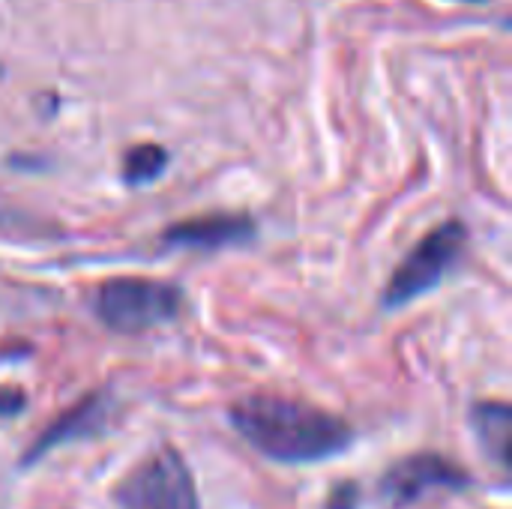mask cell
<instances>
[{
  "label": "cell",
  "instance_id": "obj_1",
  "mask_svg": "<svg viewBox=\"0 0 512 509\" xmlns=\"http://www.w3.org/2000/svg\"><path fill=\"white\" fill-rule=\"evenodd\" d=\"M231 426L261 456L282 465H315L345 453L354 432L330 411L282 396H246L231 408Z\"/></svg>",
  "mask_w": 512,
  "mask_h": 509
},
{
  "label": "cell",
  "instance_id": "obj_8",
  "mask_svg": "<svg viewBox=\"0 0 512 509\" xmlns=\"http://www.w3.org/2000/svg\"><path fill=\"white\" fill-rule=\"evenodd\" d=\"M471 426L477 432V441L483 453L501 465L510 468V438H512V411L507 402H480L474 405Z\"/></svg>",
  "mask_w": 512,
  "mask_h": 509
},
{
  "label": "cell",
  "instance_id": "obj_9",
  "mask_svg": "<svg viewBox=\"0 0 512 509\" xmlns=\"http://www.w3.org/2000/svg\"><path fill=\"white\" fill-rule=\"evenodd\" d=\"M168 162H171V156L162 144H138L123 156V183L147 186L165 174Z\"/></svg>",
  "mask_w": 512,
  "mask_h": 509
},
{
  "label": "cell",
  "instance_id": "obj_4",
  "mask_svg": "<svg viewBox=\"0 0 512 509\" xmlns=\"http://www.w3.org/2000/svg\"><path fill=\"white\" fill-rule=\"evenodd\" d=\"M120 509H201L189 465L171 447L150 453L114 492Z\"/></svg>",
  "mask_w": 512,
  "mask_h": 509
},
{
  "label": "cell",
  "instance_id": "obj_5",
  "mask_svg": "<svg viewBox=\"0 0 512 509\" xmlns=\"http://www.w3.org/2000/svg\"><path fill=\"white\" fill-rule=\"evenodd\" d=\"M471 486V474L459 468L453 459L438 453H417L393 465L381 477V501L393 509H405L432 492H465Z\"/></svg>",
  "mask_w": 512,
  "mask_h": 509
},
{
  "label": "cell",
  "instance_id": "obj_6",
  "mask_svg": "<svg viewBox=\"0 0 512 509\" xmlns=\"http://www.w3.org/2000/svg\"><path fill=\"white\" fill-rule=\"evenodd\" d=\"M111 414V399L105 393H90L81 402H75L66 414H60L51 426H45V432L33 441V447L24 453L21 465L30 468L36 462H42L48 453H54L57 447H66L72 441L81 438H93L105 429Z\"/></svg>",
  "mask_w": 512,
  "mask_h": 509
},
{
  "label": "cell",
  "instance_id": "obj_11",
  "mask_svg": "<svg viewBox=\"0 0 512 509\" xmlns=\"http://www.w3.org/2000/svg\"><path fill=\"white\" fill-rule=\"evenodd\" d=\"M360 507V489L354 483H342L333 489L327 509H357Z\"/></svg>",
  "mask_w": 512,
  "mask_h": 509
},
{
  "label": "cell",
  "instance_id": "obj_10",
  "mask_svg": "<svg viewBox=\"0 0 512 509\" xmlns=\"http://www.w3.org/2000/svg\"><path fill=\"white\" fill-rule=\"evenodd\" d=\"M27 408V396L18 387H0V417H18Z\"/></svg>",
  "mask_w": 512,
  "mask_h": 509
},
{
  "label": "cell",
  "instance_id": "obj_2",
  "mask_svg": "<svg viewBox=\"0 0 512 509\" xmlns=\"http://www.w3.org/2000/svg\"><path fill=\"white\" fill-rule=\"evenodd\" d=\"M183 303V291L171 282L123 276L105 282L96 291L93 312L111 333L138 336L177 321Z\"/></svg>",
  "mask_w": 512,
  "mask_h": 509
},
{
  "label": "cell",
  "instance_id": "obj_3",
  "mask_svg": "<svg viewBox=\"0 0 512 509\" xmlns=\"http://www.w3.org/2000/svg\"><path fill=\"white\" fill-rule=\"evenodd\" d=\"M468 243V228L459 219H450L438 228H432L399 264V270L390 276L384 288V309H402L414 303L417 297L429 294L435 285H441L450 270L459 264Z\"/></svg>",
  "mask_w": 512,
  "mask_h": 509
},
{
  "label": "cell",
  "instance_id": "obj_7",
  "mask_svg": "<svg viewBox=\"0 0 512 509\" xmlns=\"http://www.w3.org/2000/svg\"><path fill=\"white\" fill-rule=\"evenodd\" d=\"M252 237H255V222H252V216H240V213H213V216L186 219V222L165 228V234H162V240L168 246L195 249V252L246 246Z\"/></svg>",
  "mask_w": 512,
  "mask_h": 509
},
{
  "label": "cell",
  "instance_id": "obj_12",
  "mask_svg": "<svg viewBox=\"0 0 512 509\" xmlns=\"http://www.w3.org/2000/svg\"><path fill=\"white\" fill-rule=\"evenodd\" d=\"M471 3H480V0H471Z\"/></svg>",
  "mask_w": 512,
  "mask_h": 509
}]
</instances>
